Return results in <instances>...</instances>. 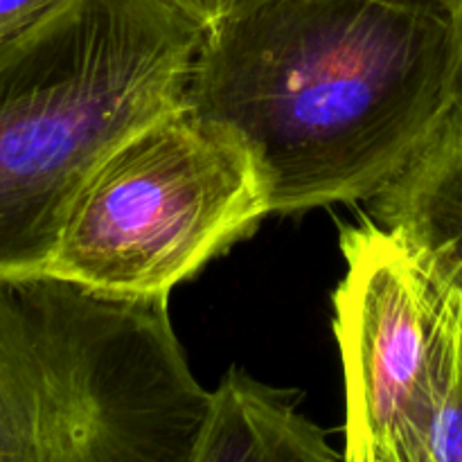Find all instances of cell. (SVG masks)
I'll return each mask as SVG.
<instances>
[{
    "label": "cell",
    "mask_w": 462,
    "mask_h": 462,
    "mask_svg": "<svg viewBox=\"0 0 462 462\" xmlns=\"http://www.w3.org/2000/svg\"><path fill=\"white\" fill-rule=\"evenodd\" d=\"M449 14L386 0H239L206 27L185 104L233 129L271 215L382 192L456 104Z\"/></svg>",
    "instance_id": "1"
},
{
    "label": "cell",
    "mask_w": 462,
    "mask_h": 462,
    "mask_svg": "<svg viewBox=\"0 0 462 462\" xmlns=\"http://www.w3.org/2000/svg\"><path fill=\"white\" fill-rule=\"evenodd\" d=\"M206 27L171 0H63L0 39V275L48 271L99 162L185 104Z\"/></svg>",
    "instance_id": "2"
},
{
    "label": "cell",
    "mask_w": 462,
    "mask_h": 462,
    "mask_svg": "<svg viewBox=\"0 0 462 462\" xmlns=\"http://www.w3.org/2000/svg\"><path fill=\"white\" fill-rule=\"evenodd\" d=\"M208 402L167 296L0 275V462H189Z\"/></svg>",
    "instance_id": "3"
},
{
    "label": "cell",
    "mask_w": 462,
    "mask_h": 462,
    "mask_svg": "<svg viewBox=\"0 0 462 462\" xmlns=\"http://www.w3.org/2000/svg\"><path fill=\"white\" fill-rule=\"evenodd\" d=\"M266 215L269 185L248 144L183 104L99 162L48 271L104 291L170 296Z\"/></svg>",
    "instance_id": "4"
},
{
    "label": "cell",
    "mask_w": 462,
    "mask_h": 462,
    "mask_svg": "<svg viewBox=\"0 0 462 462\" xmlns=\"http://www.w3.org/2000/svg\"><path fill=\"white\" fill-rule=\"evenodd\" d=\"M334 334L346 374V460L402 462L451 280L413 235L364 217L341 230Z\"/></svg>",
    "instance_id": "5"
},
{
    "label": "cell",
    "mask_w": 462,
    "mask_h": 462,
    "mask_svg": "<svg viewBox=\"0 0 462 462\" xmlns=\"http://www.w3.org/2000/svg\"><path fill=\"white\" fill-rule=\"evenodd\" d=\"M346 456L284 393L230 368L210 391L189 462H329Z\"/></svg>",
    "instance_id": "6"
},
{
    "label": "cell",
    "mask_w": 462,
    "mask_h": 462,
    "mask_svg": "<svg viewBox=\"0 0 462 462\" xmlns=\"http://www.w3.org/2000/svg\"><path fill=\"white\" fill-rule=\"evenodd\" d=\"M370 201V217L422 242L462 293V102Z\"/></svg>",
    "instance_id": "7"
},
{
    "label": "cell",
    "mask_w": 462,
    "mask_h": 462,
    "mask_svg": "<svg viewBox=\"0 0 462 462\" xmlns=\"http://www.w3.org/2000/svg\"><path fill=\"white\" fill-rule=\"evenodd\" d=\"M402 462H462V293L451 282Z\"/></svg>",
    "instance_id": "8"
},
{
    "label": "cell",
    "mask_w": 462,
    "mask_h": 462,
    "mask_svg": "<svg viewBox=\"0 0 462 462\" xmlns=\"http://www.w3.org/2000/svg\"><path fill=\"white\" fill-rule=\"evenodd\" d=\"M63 0H0V39L48 14Z\"/></svg>",
    "instance_id": "9"
},
{
    "label": "cell",
    "mask_w": 462,
    "mask_h": 462,
    "mask_svg": "<svg viewBox=\"0 0 462 462\" xmlns=\"http://www.w3.org/2000/svg\"><path fill=\"white\" fill-rule=\"evenodd\" d=\"M179 7H183L185 12L192 14L194 18L203 23V25H212L215 21H219L224 14H228L239 0H171Z\"/></svg>",
    "instance_id": "10"
},
{
    "label": "cell",
    "mask_w": 462,
    "mask_h": 462,
    "mask_svg": "<svg viewBox=\"0 0 462 462\" xmlns=\"http://www.w3.org/2000/svg\"><path fill=\"white\" fill-rule=\"evenodd\" d=\"M393 5H404V7L413 9H427V12H438V14H449L454 16L456 0H386Z\"/></svg>",
    "instance_id": "11"
},
{
    "label": "cell",
    "mask_w": 462,
    "mask_h": 462,
    "mask_svg": "<svg viewBox=\"0 0 462 462\" xmlns=\"http://www.w3.org/2000/svg\"><path fill=\"white\" fill-rule=\"evenodd\" d=\"M454 21L456 30H458V84H456V102H462V0H456Z\"/></svg>",
    "instance_id": "12"
}]
</instances>
